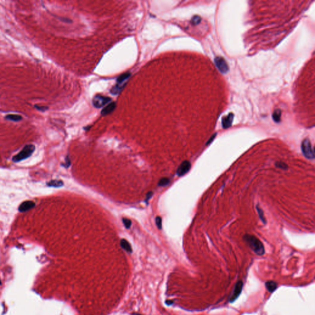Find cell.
Listing matches in <instances>:
<instances>
[{
	"label": "cell",
	"instance_id": "d4e9b609",
	"mask_svg": "<svg viewBox=\"0 0 315 315\" xmlns=\"http://www.w3.org/2000/svg\"><path fill=\"white\" fill-rule=\"evenodd\" d=\"M153 193L152 191H150V192H149V193H147V194H146V198H145V201H146V202H147L148 201H149V200H150V198H151L152 197V196H153Z\"/></svg>",
	"mask_w": 315,
	"mask_h": 315
},
{
	"label": "cell",
	"instance_id": "5bb4252c",
	"mask_svg": "<svg viewBox=\"0 0 315 315\" xmlns=\"http://www.w3.org/2000/svg\"><path fill=\"white\" fill-rule=\"evenodd\" d=\"M121 247L128 252H132V248L131 246L129 244V243L127 241V240L124 239H122L121 240Z\"/></svg>",
	"mask_w": 315,
	"mask_h": 315
},
{
	"label": "cell",
	"instance_id": "2e32d148",
	"mask_svg": "<svg viewBox=\"0 0 315 315\" xmlns=\"http://www.w3.org/2000/svg\"><path fill=\"white\" fill-rule=\"evenodd\" d=\"M130 77H131V73H126L123 74V75H120L117 78L118 84H121L123 82H124V81Z\"/></svg>",
	"mask_w": 315,
	"mask_h": 315
},
{
	"label": "cell",
	"instance_id": "8992f818",
	"mask_svg": "<svg viewBox=\"0 0 315 315\" xmlns=\"http://www.w3.org/2000/svg\"><path fill=\"white\" fill-rule=\"evenodd\" d=\"M191 169V163L188 161H184L179 166L177 171V174L178 176H183L187 174Z\"/></svg>",
	"mask_w": 315,
	"mask_h": 315
},
{
	"label": "cell",
	"instance_id": "8fae6325",
	"mask_svg": "<svg viewBox=\"0 0 315 315\" xmlns=\"http://www.w3.org/2000/svg\"><path fill=\"white\" fill-rule=\"evenodd\" d=\"M126 85V84H117L110 90V92L113 95H118L121 92Z\"/></svg>",
	"mask_w": 315,
	"mask_h": 315
},
{
	"label": "cell",
	"instance_id": "277c9868",
	"mask_svg": "<svg viewBox=\"0 0 315 315\" xmlns=\"http://www.w3.org/2000/svg\"><path fill=\"white\" fill-rule=\"evenodd\" d=\"M111 101H112V99L108 97L101 94H97L92 99V104L96 108H99L110 103Z\"/></svg>",
	"mask_w": 315,
	"mask_h": 315
},
{
	"label": "cell",
	"instance_id": "44dd1931",
	"mask_svg": "<svg viewBox=\"0 0 315 315\" xmlns=\"http://www.w3.org/2000/svg\"><path fill=\"white\" fill-rule=\"evenodd\" d=\"M123 222L124 227H125L126 228L129 229V228L131 227L132 222H131V221L130 220H129V219H126V218H123Z\"/></svg>",
	"mask_w": 315,
	"mask_h": 315
},
{
	"label": "cell",
	"instance_id": "e0dca14e",
	"mask_svg": "<svg viewBox=\"0 0 315 315\" xmlns=\"http://www.w3.org/2000/svg\"><path fill=\"white\" fill-rule=\"evenodd\" d=\"M281 112L280 110H275L273 115V118L274 119V121L275 122L279 123L281 120Z\"/></svg>",
	"mask_w": 315,
	"mask_h": 315
},
{
	"label": "cell",
	"instance_id": "4fadbf2b",
	"mask_svg": "<svg viewBox=\"0 0 315 315\" xmlns=\"http://www.w3.org/2000/svg\"><path fill=\"white\" fill-rule=\"evenodd\" d=\"M5 119H7V120H10V121L17 122V121H21V120H22V117L21 115H18L10 114V115H6L5 116Z\"/></svg>",
	"mask_w": 315,
	"mask_h": 315
},
{
	"label": "cell",
	"instance_id": "484cf974",
	"mask_svg": "<svg viewBox=\"0 0 315 315\" xmlns=\"http://www.w3.org/2000/svg\"><path fill=\"white\" fill-rule=\"evenodd\" d=\"M70 158L68 156H67L66 157V163H65L64 166L66 167V168H68V166H70Z\"/></svg>",
	"mask_w": 315,
	"mask_h": 315
},
{
	"label": "cell",
	"instance_id": "7c38bea8",
	"mask_svg": "<svg viewBox=\"0 0 315 315\" xmlns=\"http://www.w3.org/2000/svg\"><path fill=\"white\" fill-rule=\"evenodd\" d=\"M63 185V182L60 180H52L47 183L48 186L52 187H60Z\"/></svg>",
	"mask_w": 315,
	"mask_h": 315
},
{
	"label": "cell",
	"instance_id": "52a82bcc",
	"mask_svg": "<svg viewBox=\"0 0 315 315\" xmlns=\"http://www.w3.org/2000/svg\"><path fill=\"white\" fill-rule=\"evenodd\" d=\"M243 286V283L241 281H239L236 283L235 288H234L233 294L231 295V297L230 298V302H234L239 297V295H240Z\"/></svg>",
	"mask_w": 315,
	"mask_h": 315
},
{
	"label": "cell",
	"instance_id": "9a60e30c",
	"mask_svg": "<svg viewBox=\"0 0 315 315\" xmlns=\"http://www.w3.org/2000/svg\"><path fill=\"white\" fill-rule=\"evenodd\" d=\"M265 286H266V288L267 290L269 292H274V291L277 288V284L275 282H274V281L266 282V284H265Z\"/></svg>",
	"mask_w": 315,
	"mask_h": 315
},
{
	"label": "cell",
	"instance_id": "7402d4cb",
	"mask_svg": "<svg viewBox=\"0 0 315 315\" xmlns=\"http://www.w3.org/2000/svg\"><path fill=\"white\" fill-rule=\"evenodd\" d=\"M156 224L159 229L162 228V219L160 217H157L155 219Z\"/></svg>",
	"mask_w": 315,
	"mask_h": 315
},
{
	"label": "cell",
	"instance_id": "d6986e66",
	"mask_svg": "<svg viewBox=\"0 0 315 315\" xmlns=\"http://www.w3.org/2000/svg\"><path fill=\"white\" fill-rule=\"evenodd\" d=\"M275 166L277 167V168L283 169V170H287L288 169V164L282 161H277L275 163Z\"/></svg>",
	"mask_w": 315,
	"mask_h": 315
},
{
	"label": "cell",
	"instance_id": "7a4b0ae2",
	"mask_svg": "<svg viewBox=\"0 0 315 315\" xmlns=\"http://www.w3.org/2000/svg\"><path fill=\"white\" fill-rule=\"evenodd\" d=\"M35 149V146L33 145L30 144L25 145L20 153H18L13 158V161L14 162L17 163L28 158L34 152Z\"/></svg>",
	"mask_w": 315,
	"mask_h": 315
},
{
	"label": "cell",
	"instance_id": "3957f363",
	"mask_svg": "<svg viewBox=\"0 0 315 315\" xmlns=\"http://www.w3.org/2000/svg\"><path fill=\"white\" fill-rule=\"evenodd\" d=\"M302 151L303 155L308 159H314V153L312 148L311 142L308 138L304 139L302 143Z\"/></svg>",
	"mask_w": 315,
	"mask_h": 315
},
{
	"label": "cell",
	"instance_id": "9c48e42d",
	"mask_svg": "<svg viewBox=\"0 0 315 315\" xmlns=\"http://www.w3.org/2000/svg\"><path fill=\"white\" fill-rule=\"evenodd\" d=\"M116 104L115 102L110 103L108 105H107L105 107H104L101 112V115L103 116L107 115L111 113H112L115 109L116 108Z\"/></svg>",
	"mask_w": 315,
	"mask_h": 315
},
{
	"label": "cell",
	"instance_id": "cb8c5ba5",
	"mask_svg": "<svg viewBox=\"0 0 315 315\" xmlns=\"http://www.w3.org/2000/svg\"><path fill=\"white\" fill-rule=\"evenodd\" d=\"M35 107L38 110H40L41 111V112H45V111L48 110L49 109V108L48 107H45V106H40V105H35Z\"/></svg>",
	"mask_w": 315,
	"mask_h": 315
},
{
	"label": "cell",
	"instance_id": "30bf717a",
	"mask_svg": "<svg viewBox=\"0 0 315 315\" xmlns=\"http://www.w3.org/2000/svg\"><path fill=\"white\" fill-rule=\"evenodd\" d=\"M233 114L230 113L227 116L223 118V119H222V126L224 129H227L231 126L233 120Z\"/></svg>",
	"mask_w": 315,
	"mask_h": 315
},
{
	"label": "cell",
	"instance_id": "6da1fadb",
	"mask_svg": "<svg viewBox=\"0 0 315 315\" xmlns=\"http://www.w3.org/2000/svg\"><path fill=\"white\" fill-rule=\"evenodd\" d=\"M244 239L248 246L258 255H262L265 254V248L262 243L257 237L253 235L246 234Z\"/></svg>",
	"mask_w": 315,
	"mask_h": 315
},
{
	"label": "cell",
	"instance_id": "ac0fdd59",
	"mask_svg": "<svg viewBox=\"0 0 315 315\" xmlns=\"http://www.w3.org/2000/svg\"><path fill=\"white\" fill-rule=\"evenodd\" d=\"M256 209H257V210L258 214L259 217H260L261 220L262 221V222H263V224H265L266 223V219H265V216H264V215H263V212L262 209L261 208H259L258 206H256Z\"/></svg>",
	"mask_w": 315,
	"mask_h": 315
},
{
	"label": "cell",
	"instance_id": "5b68a950",
	"mask_svg": "<svg viewBox=\"0 0 315 315\" xmlns=\"http://www.w3.org/2000/svg\"><path fill=\"white\" fill-rule=\"evenodd\" d=\"M215 63L218 69L223 73H226L229 70V67L224 58L217 57L215 59Z\"/></svg>",
	"mask_w": 315,
	"mask_h": 315
},
{
	"label": "cell",
	"instance_id": "ffe728a7",
	"mask_svg": "<svg viewBox=\"0 0 315 315\" xmlns=\"http://www.w3.org/2000/svg\"><path fill=\"white\" fill-rule=\"evenodd\" d=\"M169 183H170V180L168 178L163 177L158 182V185L161 187H163V186H166V185H168Z\"/></svg>",
	"mask_w": 315,
	"mask_h": 315
},
{
	"label": "cell",
	"instance_id": "603a6c76",
	"mask_svg": "<svg viewBox=\"0 0 315 315\" xmlns=\"http://www.w3.org/2000/svg\"><path fill=\"white\" fill-rule=\"evenodd\" d=\"M201 21V18L199 16H194L191 20V23L194 25L198 24Z\"/></svg>",
	"mask_w": 315,
	"mask_h": 315
},
{
	"label": "cell",
	"instance_id": "ba28073f",
	"mask_svg": "<svg viewBox=\"0 0 315 315\" xmlns=\"http://www.w3.org/2000/svg\"><path fill=\"white\" fill-rule=\"evenodd\" d=\"M35 206V203L32 201H26L22 202L18 207V210L21 212H24L33 209Z\"/></svg>",
	"mask_w": 315,
	"mask_h": 315
}]
</instances>
